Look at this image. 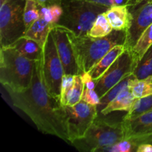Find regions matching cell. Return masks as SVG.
<instances>
[{
	"instance_id": "cell-1",
	"label": "cell",
	"mask_w": 152,
	"mask_h": 152,
	"mask_svg": "<svg viewBox=\"0 0 152 152\" xmlns=\"http://www.w3.org/2000/svg\"><path fill=\"white\" fill-rule=\"evenodd\" d=\"M7 91L13 106L25 113L39 132L56 136L70 143L65 106L46 88L42 56L34 65L30 87L22 91Z\"/></svg>"
},
{
	"instance_id": "cell-2",
	"label": "cell",
	"mask_w": 152,
	"mask_h": 152,
	"mask_svg": "<svg viewBox=\"0 0 152 152\" xmlns=\"http://www.w3.org/2000/svg\"><path fill=\"white\" fill-rule=\"evenodd\" d=\"M68 35L81 74L88 72L111 48L117 45H125L126 40V31L117 30L100 38H93L88 35L77 37L68 30Z\"/></svg>"
},
{
	"instance_id": "cell-3",
	"label": "cell",
	"mask_w": 152,
	"mask_h": 152,
	"mask_svg": "<svg viewBox=\"0 0 152 152\" xmlns=\"http://www.w3.org/2000/svg\"><path fill=\"white\" fill-rule=\"evenodd\" d=\"M36 62L22 56L13 47L1 48L0 82L4 89L18 92L28 88Z\"/></svg>"
},
{
	"instance_id": "cell-4",
	"label": "cell",
	"mask_w": 152,
	"mask_h": 152,
	"mask_svg": "<svg viewBox=\"0 0 152 152\" xmlns=\"http://www.w3.org/2000/svg\"><path fill=\"white\" fill-rule=\"evenodd\" d=\"M63 13L57 25L77 37L88 35L96 17L109 7L83 0H62Z\"/></svg>"
},
{
	"instance_id": "cell-5",
	"label": "cell",
	"mask_w": 152,
	"mask_h": 152,
	"mask_svg": "<svg viewBox=\"0 0 152 152\" xmlns=\"http://www.w3.org/2000/svg\"><path fill=\"white\" fill-rule=\"evenodd\" d=\"M103 115H98L86 135L72 142L81 151H99L102 148L111 146L125 138L123 123L107 120Z\"/></svg>"
},
{
	"instance_id": "cell-6",
	"label": "cell",
	"mask_w": 152,
	"mask_h": 152,
	"mask_svg": "<svg viewBox=\"0 0 152 152\" xmlns=\"http://www.w3.org/2000/svg\"><path fill=\"white\" fill-rule=\"evenodd\" d=\"M25 2L26 0H7L0 7L1 48L9 47L25 35Z\"/></svg>"
},
{
	"instance_id": "cell-7",
	"label": "cell",
	"mask_w": 152,
	"mask_h": 152,
	"mask_svg": "<svg viewBox=\"0 0 152 152\" xmlns=\"http://www.w3.org/2000/svg\"><path fill=\"white\" fill-rule=\"evenodd\" d=\"M42 68L48 91L51 96L60 100L61 84L65 72L51 31L43 46Z\"/></svg>"
},
{
	"instance_id": "cell-8",
	"label": "cell",
	"mask_w": 152,
	"mask_h": 152,
	"mask_svg": "<svg viewBox=\"0 0 152 152\" xmlns=\"http://www.w3.org/2000/svg\"><path fill=\"white\" fill-rule=\"evenodd\" d=\"M138 61L137 57L132 50L126 49L108 69L96 80L94 90L99 97L126 77L133 74Z\"/></svg>"
},
{
	"instance_id": "cell-9",
	"label": "cell",
	"mask_w": 152,
	"mask_h": 152,
	"mask_svg": "<svg viewBox=\"0 0 152 152\" xmlns=\"http://www.w3.org/2000/svg\"><path fill=\"white\" fill-rule=\"evenodd\" d=\"M67 115V128L70 144L86 135L98 116L95 105L81 100L73 106H65Z\"/></svg>"
},
{
	"instance_id": "cell-10",
	"label": "cell",
	"mask_w": 152,
	"mask_h": 152,
	"mask_svg": "<svg viewBox=\"0 0 152 152\" xmlns=\"http://www.w3.org/2000/svg\"><path fill=\"white\" fill-rule=\"evenodd\" d=\"M132 22L126 31V49L132 50L142 33L152 24V1L130 6Z\"/></svg>"
},
{
	"instance_id": "cell-11",
	"label": "cell",
	"mask_w": 152,
	"mask_h": 152,
	"mask_svg": "<svg viewBox=\"0 0 152 152\" xmlns=\"http://www.w3.org/2000/svg\"><path fill=\"white\" fill-rule=\"evenodd\" d=\"M51 33L65 74L73 76L81 74L72 44L68 37V30L60 25H56L52 29Z\"/></svg>"
},
{
	"instance_id": "cell-12",
	"label": "cell",
	"mask_w": 152,
	"mask_h": 152,
	"mask_svg": "<svg viewBox=\"0 0 152 152\" xmlns=\"http://www.w3.org/2000/svg\"><path fill=\"white\" fill-rule=\"evenodd\" d=\"M125 138L132 136L152 134V111L129 120H122Z\"/></svg>"
},
{
	"instance_id": "cell-13",
	"label": "cell",
	"mask_w": 152,
	"mask_h": 152,
	"mask_svg": "<svg viewBox=\"0 0 152 152\" xmlns=\"http://www.w3.org/2000/svg\"><path fill=\"white\" fill-rule=\"evenodd\" d=\"M129 5H117L109 7L105 12L107 18L114 30L127 31L132 22Z\"/></svg>"
},
{
	"instance_id": "cell-14",
	"label": "cell",
	"mask_w": 152,
	"mask_h": 152,
	"mask_svg": "<svg viewBox=\"0 0 152 152\" xmlns=\"http://www.w3.org/2000/svg\"><path fill=\"white\" fill-rule=\"evenodd\" d=\"M136 98L132 93L129 86L120 91V93L113 99L105 108L102 111V115H108L114 111H126L129 112L132 109Z\"/></svg>"
},
{
	"instance_id": "cell-15",
	"label": "cell",
	"mask_w": 152,
	"mask_h": 152,
	"mask_svg": "<svg viewBox=\"0 0 152 152\" xmlns=\"http://www.w3.org/2000/svg\"><path fill=\"white\" fill-rule=\"evenodd\" d=\"M145 143L152 144V134L132 136L124 138L123 140L111 146L102 148L99 151L108 152H137L140 145Z\"/></svg>"
},
{
	"instance_id": "cell-16",
	"label": "cell",
	"mask_w": 152,
	"mask_h": 152,
	"mask_svg": "<svg viewBox=\"0 0 152 152\" xmlns=\"http://www.w3.org/2000/svg\"><path fill=\"white\" fill-rule=\"evenodd\" d=\"M125 50L126 48L124 45H117L114 46L88 72V74L91 77L92 79L97 80Z\"/></svg>"
},
{
	"instance_id": "cell-17",
	"label": "cell",
	"mask_w": 152,
	"mask_h": 152,
	"mask_svg": "<svg viewBox=\"0 0 152 152\" xmlns=\"http://www.w3.org/2000/svg\"><path fill=\"white\" fill-rule=\"evenodd\" d=\"M54 26L45 19L40 17L26 30L24 37L34 40L43 48L48 36Z\"/></svg>"
},
{
	"instance_id": "cell-18",
	"label": "cell",
	"mask_w": 152,
	"mask_h": 152,
	"mask_svg": "<svg viewBox=\"0 0 152 152\" xmlns=\"http://www.w3.org/2000/svg\"><path fill=\"white\" fill-rule=\"evenodd\" d=\"M10 47L16 49L22 56L31 60H39L42 53L43 48H42L35 41L25 37H21L11 45Z\"/></svg>"
},
{
	"instance_id": "cell-19",
	"label": "cell",
	"mask_w": 152,
	"mask_h": 152,
	"mask_svg": "<svg viewBox=\"0 0 152 152\" xmlns=\"http://www.w3.org/2000/svg\"><path fill=\"white\" fill-rule=\"evenodd\" d=\"M128 86L136 99L149 96L152 94V76L139 80L133 75L129 80Z\"/></svg>"
},
{
	"instance_id": "cell-20",
	"label": "cell",
	"mask_w": 152,
	"mask_h": 152,
	"mask_svg": "<svg viewBox=\"0 0 152 152\" xmlns=\"http://www.w3.org/2000/svg\"><path fill=\"white\" fill-rule=\"evenodd\" d=\"M106 14L105 13H100L96 17V20L94 22L91 28L88 32V36L93 38H100L106 37L113 31Z\"/></svg>"
},
{
	"instance_id": "cell-21",
	"label": "cell",
	"mask_w": 152,
	"mask_h": 152,
	"mask_svg": "<svg viewBox=\"0 0 152 152\" xmlns=\"http://www.w3.org/2000/svg\"><path fill=\"white\" fill-rule=\"evenodd\" d=\"M132 76H133V74L126 77V78L123 79L122 81H120L118 84H117L115 86H114L112 88L108 90L103 96H101L100 99H99V104L96 105L98 115H101V112H102V110H103L104 108H105V107L113 100V99H115L116 96L120 93V91L128 86L129 80H130L131 77H132Z\"/></svg>"
},
{
	"instance_id": "cell-22",
	"label": "cell",
	"mask_w": 152,
	"mask_h": 152,
	"mask_svg": "<svg viewBox=\"0 0 152 152\" xmlns=\"http://www.w3.org/2000/svg\"><path fill=\"white\" fill-rule=\"evenodd\" d=\"M133 75L139 80L152 76V45L138 61Z\"/></svg>"
},
{
	"instance_id": "cell-23",
	"label": "cell",
	"mask_w": 152,
	"mask_h": 152,
	"mask_svg": "<svg viewBox=\"0 0 152 152\" xmlns=\"http://www.w3.org/2000/svg\"><path fill=\"white\" fill-rule=\"evenodd\" d=\"M152 111V94L145 97L137 99L132 109L123 117L124 120L134 118L140 114Z\"/></svg>"
},
{
	"instance_id": "cell-24",
	"label": "cell",
	"mask_w": 152,
	"mask_h": 152,
	"mask_svg": "<svg viewBox=\"0 0 152 152\" xmlns=\"http://www.w3.org/2000/svg\"><path fill=\"white\" fill-rule=\"evenodd\" d=\"M85 85L81 74L74 76V84L67 96V106H73L82 100V95L84 90Z\"/></svg>"
},
{
	"instance_id": "cell-25",
	"label": "cell",
	"mask_w": 152,
	"mask_h": 152,
	"mask_svg": "<svg viewBox=\"0 0 152 152\" xmlns=\"http://www.w3.org/2000/svg\"><path fill=\"white\" fill-rule=\"evenodd\" d=\"M152 45V24L144 31L137 42L132 51L137 57L138 60L141 59L148 49Z\"/></svg>"
},
{
	"instance_id": "cell-26",
	"label": "cell",
	"mask_w": 152,
	"mask_h": 152,
	"mask_svg": "<svg viewBox=\"0 0 152 152\" xmlns=\"http://www.w3.org/2000/svg\"><path fill=\"white\" fill-rule=\"evenodd\" d=\"M38 5L40 17L45 19L52 25H57L63 13L62 5H51L47 7L39 4Z\"/></svg>"
},
{
	"instance_id": "cell-27",
	"label": "cell",
	"mask_w": 152,
	"mask_h": 152,
	"mask_svg": "<svg viewBox=\"0 0 152 152\" xmlns=\"http://www.w3.org/2000/svg\"><path fill=\"white\" fill-rule=\"evenodd\" d=\"M39 18L38 4L34 0H26L24 10V21L26 30Z\"/></svg>"
},
{
	"instance_id": "cell-28",
	"label": "cell",
	"mask_w": 152,
	"mask_h": 152,
	"mask_svg": "<svg viewBox=\"0 0 152 152\" xmlns=\"http://www.w3.org/2000/svg\"><path fill=\"white\" fill-rule=\"evenodd\" d=\"M73 84H74V76L64 74L62 77L60 91V102L64 106H65L67 96L73 86Z\"/></svg>"
},
{
	"instance_id": "cell-29",
	"label": "cell",
	"mask_w": 152,
	"mask_h": 152,
	"mask_svg": "<svg viewBox=\"0 0 152 152\" xmlns=\"http://www.w3.org/2000/svg\"><path fill=\"white\" fill-rule=\"evenodd\" d=\"M99 99H100V97L94 89L89 88L85 86L83 95H82V100L85 101L90 105L96 106L99 104Z\"/></svg>"
},
{
	"instance_id": "cell-30",
	"label": "cell",
	"mask_w": 152,
	"mask_h": 152,
	"mask_svg": "<svg viewBox=\"0 0 152 152\" xmlns=\"http://www.w3.org/2000/svg\"><path fill=\"white\" fill-rule=\"evenodd\" d=\"M83 1H89L94 4H100L108 7H114L117 5H133L134 0H83Z\"/></svg>"
},
{
	"instance_id": "cell-31",
	"label": "cell",
	"mask_w": 152,
	"mask_h": 152,
	"mask_svg": "<svg viewBox=\"0 0 152 152\" xmlns=\"http://www.w3.org/2000/svg\"><path fill=\"white\" fill-rule=\"evenodd\" d=\"M38 4L42 6H51V5H62V0H34Z\"/></svg>"
},
{
	"instance_id": "cell-32",
	"label": "cell",
	"mask_w": 152,
	"mask_h": 152,
	"mask_svg": "<svg viewBox=\"0 0 152 152\" xmlns=\"http://www.w3.org/2000/svg\"><path fill=\"white\" fill-rule=\"evenodd\" d=\"M137 152H152V144L145 143L140 145Z\"/></svg>"
},
{
	"instance_id": "cell-33",
	"label": "cell",
	"mask_w": 152,
	"mask_h": 152,
	"mask_svg": "<svg viewBox=\"0 0 152 152\" xmlns=\"http://www.w3.org/2000/svg\"><path fill=\"white\" fill-rule=\"evenodd\" d=\"M152 1V0H134V4H140V3L144 2V1Z\"/></svg>"
},
{
	"instance_id": "cell-34",
	"label": "cell",
	"mask_w": 152,
	"mask_h": 152,
	"mask_svg": "<svg viewBox=\"0 0 152 152\" xmlns=\"http://www.w3.org/2000/svg\"><path fill=\"white\" fill-rule=\"evenodd\" d=\"M7 1V0H0V7H1V5H3Z\"/></svg>"
}]
</instances>
